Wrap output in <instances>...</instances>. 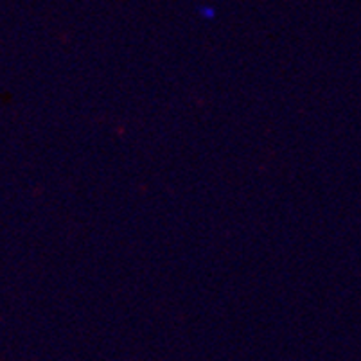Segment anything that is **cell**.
Masks as SVG:
<instances>
[{"label": "cell", "mask_w": 361, "mask_h": 361, "mask_svg": "<svg viewBox=\"0 0 361 361\" xmlns=\"http://www.w3.org/2000/svg\"><path fill=\"white\" fill-rule=\"evenodd\" d=\"M202 16H205V18H214L216 16V11L212 8H209V6H207V9H202Z\"/></svg>", "instance_id": "1"}]
</instances>
